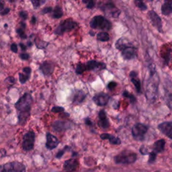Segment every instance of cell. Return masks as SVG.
<instances>
[{"instance_id": "cell-1", "label": "cell", "mask_w": 172, "mask_h": 172, "mask_svg": "<svg viewBox=\"0 0 172 172\" xmlns=\"http://www.w3.org/2000/svg\"><path fill=\"white\" fill-rule=\"evenodd\" d=\"M32 104V97L30 94H24L15 106L18 111V123L24 125L31 115V110Z\"/></svg>"}, {"instance_id": "cell-2", "label": "cell", "mask_w": 172, "mask_h": 172, "mask_svg": "<svg viewBox=\"0 0 172 172\" xmlns=\"http://www.w3.org/2000/svg\"><path fill=\"white\" fill-rule=\"evenodd\" d=\"M151 73V78L146 84V93L145 96L147 100L153 102L157 95V92H158V86L159 80L158 75H155V67L152 69L151 67L150 69Z\"/></svg>"}, {"instance_id": "cell-3", "label": "cell", "mask_w": 172, "mask_h": 172, "mask_svg": "<svg viewBox=\"0 0 172 172\" xmlns=\"http://www.w3.org/2000/svg\"><path fill=\"white\" fill-rule=\"evenodd\" d=\"M137 159V155L131 151H123L114 157L117 164H132Z\"/></svg>"}, {"instance_id": "cell-4", "label": "cell", "mask_w": 172, "mask_h": 172, "mask_svg": "<svg viewBox=\"0 0 172 172\" xmlns=\"http://www.w3.org/2000/svg\"><path fill=\"white\" fill-rule=\"evenodd\" d=\"M90 26L92 28L101 29V30L109 31L112 28L111 22L101 15L96 16L93 18L90 22Z\"/></svg>"}, {"instance_id": "cell-5", "label": "cell", "mask_w": 172, "mask_h": 172, "mask_svg": "<svg viewBox=\"0 0 172 172\" xmlns=\"http://www.w3.org/2000/svg\"><path fill=\"white\" fill-rule=\"evenodd\" d=\"M77 23L73 20L71 18H68L62 21L59 25H58L55 30L54 31V33L57 35H63V34L67 32L73 31L77 27Z\"/></svg>"}, {"instance_id": "cell-6", "label": "cell", "mask_w": 172, "mask_h": 172, "mask_svg": "<svg viewBox=\"0 0 172 172\" xmlns=\"http://www.w3.org/2000/svg\"><path fill=\"white\" fill-rule=\"evenodd\" d=\"M0 172H26V167L20 162L12 161L0 165Z\"/></svg>"}, {"instance_id": "cell-7", "label": "cell", "mask_w": 172, "mask_h": 172, "mask_svg": "<svg viewBox=\"0 0 172 172\" xmlns=\"http://www.w3.org/2000/svg\"><path fill=\"white\" fill-rule=\"evenodd\" d=\"M148 127L142 123H137L132 129V135L136 141H143Z\"/></svg>"}, {"instance_id": "cell-8", "label": "cell", "mask_w": 172, "mask_h": 172, "mask_svg": "<svg viewBox=\"0 0 172 172\" xmlns=\"http://www.w3.org/2000/svg\"><path fill=\"white\" fill-rule=\"evenodd\" d=\"M35 142V134L33 131H29L24 135L22 141V148L24 151H31L34 148Z\"/></svg>"}, {"instance_id": "cell-9", "label": "cell", "mask_w": 172, "mask_h": 172, "mask_svg": "<svg viewBox=\"0 0 172 172\" xmlns=\"http://www.w3.org/2000/svg\"><path fill=\"white\" fill-rule=\"evenodd\" d=\"M148 16L151 19L153 26L155 27L159 32H163V30H162V21L158 14L155 12L153 10H151L148 12Z\"/></svg>"}, {"instance_id": "cell-10", "label": "cell", "mask_w": 172, "mask_h": 172, "mask_svg": "<svg viewBox=\"0 0 172 172\" xmlns=\"http://www.w3.org/2000/svg\"><path fill=\"white\" fill-rule=\"evenodd\" d=\"M110 100V96L105 93H99L93 97V101L98 106H104Z\"/></svg>"}, {"instance_id": "cell-11", "label": "cell", "mask_w": 172, "mask_h": 172, "mask_svg": "<svg viewBox=\"0 0 172 172\" xmlns=\"http://www.w3.org/2000/svg\"><path fill=\"white\" fill-rule=\"evenodd\" d=\"M100 8L104 12L110 11V15L112 16V17H114V18L119 17L120 14L121 13L120 9H117L115 6V5L112 2H108L107 3L104 4L102 6V7H100Z\"/></svg>"}, {"instance_id": "cell-12", "label": "cell", "mask_w": 172, "mask_h": 172, "mask_svg": "<svg viewBox=\"0 0 172 172\" xmlns=\"http://www.w3.org/2000/svg\"><path fill=\"white\" fill-rule=\"evenodd\" d=\"M158 129L159 131L168 137L169 139H172V122H164L158 125Z\"/></svg>"}, {"instance_id": "cell-13", "label": "cell", "mask_w": 172, "mask_h": 172, "mask_svg": "<svg viewBox=\"0 0 172 172\" xmlns=\"http://www.w3.org/2000/svg\"><path fill=\"white\" fill-rule=\"evenodd\" d=\"M47 142H46V147L49 150H53L55 149L56 147L59 144V141L55 136L53 135L50 132L47 133Z\"/></svg>"}, {"instance_id": "cell-14", "label": "cell", "mask_w": 172, "mask_h": 172, "mask_svg": "<svg viewBox=\"0 0 172 172\" xmlns=\"http://www.w3.org/2000/svg\"><path fill=\"white\" fill-rule=\"evenodd\" d=\"M122 57L125 60H132L135 58L136 55V49L133 46L128 47L121 51Z\"/></svg>"}, {"instance_id": "cell-15", "label": "cell", "mask_w": 172, "mask_h": 172, "mask_svg": "<svg viewBox=\"0 0 172 172\" xmlns=\"http://www.w3.org/2000/svg\"><path fill=\"white\" fill-rule=\"evenodd\" d=\"M52 126L53 130L56 132H62L69 129L71 126L70 122L64 120H57L54 122Z\"/></svg>"}, {"instance_id": "cell-16", "label": "cell", "mask_w": 172, "mask_h": 172, "mask_svg": "<svg viewBox=\"0 0 172 172\" xmlns=\"http://www.w3.org/2000/svg\"><path fill=\"white\" fill-rule=\"evenodd\" d=\"M40 69L45 76H48L53 73L54 69H55V65L50 61H45L41 65Z\"/></svg>"}, {"instance_id": "cell-17", "label": "cell", "mask_w": 172, "mask_h": 172, "mask_svg": "<svg viewBox=\"0 0 172 172\" xmlns=\"http://www.w3.org/2000/svg\"><path fill=\"white\" fill-rule=\"evenodd\" d=\"M79 166V162L75 159H70L65 161L63 165L64 170L67 172L75 171Z\"/></svg>"}, {"instance_id": "cell-18", "label": "cell", "mask_w": 172, "mask_h": 172, "mask_svg": "<svg viewBox=\"0 0 172 172\" xmlns=\"http://www.w3.org/2000/svg\"><path fill=\"white\" fill-rule=\"evenodd\" d=\"M86 66L87 68V70L92 71V70H94L96 69H98L100 70L104 69L106 67V64L102 62H97L95 60H91L87 61V63L86 64Z\"/></svg>"}, {"instance_id": "cell-19", "label": "cell", "mask_w": 172, "mask_h": 172, "mask_svg": "<svg viewBox=\"0 0 172 172\" xmlns=\"http://www.w3.org/2000/svg\"><path fill=\"white\" fill-rule=\"evenodd\" d=\"M100 138L102 140H106L108 139L110 143L112 145H120L121 144V141L119 138V137H116L108 133H102L100 135Z\"/></svg>"}, {"instance_id": "cell-20", "label": "cell", "mask_w": 172, "mask_h": 172, "mask_svg": "<svg viewBox=\"0 0 172 172\" xmlns=\"http://www.w3.org/2000/svg\"><path fill=\"white\" fill-rule=\"evenodd\" d=\"M130 46H132V43H130L129 40H127L126 38H120L116 42V44H115V47L116 49H118V50H119L120 51L123 50V49H125V48L128 47H130Z\"/></svg>"}, {"instance_id": "cell-21", "label": "cell", "mask_w": 172, "mask_h": 172, "mask_svg": "<svg viewBox=\"0 0 172 172\" xmlns=\"http://www.w3.org/2000/svg\"><path fill=\"white\" fill-rule=\"evenodd\" d=\"M165 141L164 139L157 141L153 144V152H154V153H155L156 154L161 153V152L164 151L165 149Z\"/></svg>"}, {"instance_id": "cell-22", "label": "cell", "mask_w": 172, "mask_h": 172, "mask_svg": "<svg viewBox=\"0 0 172 172\" xmlns=\"http://www.w3.org/2000/svg\"><path fill=\"white\" fill-rule=\"evenodd\" d=\"M86 97V94L84 92H83L82 90H78L77 92H76L74 97H73V102L76 104H81V103H82L83 101H84Z\"/></svg>"}, {"instance_id": "cell-23", "label": "cell", "mask_w": 172, "mask_h": 172, "mask_svg": "<svg viewBox=\"0 0 172 172\" xmlns=\"http://www.w3.org/2000/svg\"><path fill=\"white\" fill-rule=\"evenodd\" d=\"M161 13L164 16H169L172 12V3L171 2H165L162 5Z\"/></svg>"}, {"instance_id": "cell-24", "label": "cell", "mask_w": 172, "mask_h": 172, "mask_svg": "<svg viewBox=\"0 0 172 172\" xmlns=\"http://www.w3.org/2000/svg\"><path fill=\"white\" fill-rule=\"evenodd\" d=\"M63 9L60 6H55V8H54V10L53 11V18L55 19H58L63 16Z\"/></svg>"}, {"instance_id": "cell-25", "label": "cell", "mask_w": 172, "mask_h": 172, "mask_svg": "<svg viewBox=\"0 0 172 172\" xmlns=\"http://www.w3.org/2000/svg\"><path fill=\"white\" fill-rule=\"evenodd\" d=\"M97 39L102 42H107L110 40V36L108 32H101L97 34Z\"/></svg>"}, {"instance_id": "cell-26", "label": "cell", "mask_w": 172, "mask_h": 172, "mask_svg": "<svg viewBox=\"0 0 172 172\" xmlns=\"http://www.w3.org/2000/svg\"><path fill=\"white\" fill-rule=\"evenodd\" d=\"M131 80V82L132 83H133V85L135 86L137 93H139V94H141V81L139 80V79L137 78V76L134 77H131V80Z\"/></svg>"}, {"instance_id": "cell-27", "label": "cell", "mask_w": 172, "mask_h": 172, "mask_svg": "<svg viewBox=\"0 0 172 172\" xmlns=\"http://www.w3.org/2000/svg\"><path fill=\"white\" fill-rule=\"evenodd\" d=\"M87 70V68L86 66V64H83L81 63H77V65L76 66V69H75V72L77 74L80 75L82 74V73L86 71Z\"/></svg>"}, {"instance_id": "cell-28", "label": "cell", "mask_w": 172, "mask_h": 172, "mask_svg": "<svg viewBox=\"0 0 172 172\" xmlns=\"http://www.w3.org/2000/svg\"><path fill=\"white\" fill-rule=\"evenodd\" d=\"M35 43H36V45L37 48H40V49L45 48L49 45V42L41 41V40H40V39L38 38H36L35 39Z\"/></svg>"}, {"instance_id": "cell-29", "label": "cell", "mask_w": 172, "mask_h": 172, "mask_svg": "<svg viewBox=\"0 0 172 172\" xmlns=\"http://www.w3.org/2000/svg\"><path fill=\"white\" fill-rule=\"evenodd\" d=\"M98 125H99L102 129H106L110 126L109 120L108 119V118L104 119H100L98 121Z\"/></svg>"}, {"instance_id": "cell-30", "label": "cell", "mask_w": 172, "mask_h": 172, "mask_svg": "<svg viewBox=\"0 0 172 172\" xmlns=\"http://www.w3.org/2000/svg\"><path fill=\"white\" fill-rule=\"evenodd\" d=\"M122 96H123L125 97L128 98V99L129 100L130 102L132 103V104H133V103H135L136 101V97L132 94H130V93L128 92L126 90L124 91V92L122 93Z\"/></svg>"}, {"instance_id": "cell-31", "label": "cell", "mask_w": 172, "mask_h": 172, "mask_svg": "<svg viewBox=\"0 0 172 172\" xmlns=\"http://www.w3.org/2000/svg\"><path fill=\"white\" fill-rule=\"evenodd\" d=\"M165 55H162V57L164 58L165 63L167 65H168V63L170 61V55H171V49L170 48H167L166 52L164 53Z\"/></svg>"}, {"instance_id": "cell-32", "label": "cell", "mask_w": 172, "mask_h": 172, "mask_svg": "<svg viewBox=\"0 0 172 172\" xmlns=\"http://www.w3.org/2000/svg\"><path fill=\"white\" fill-rule=\"evenodd\" d=\"M29 77L30 76L25 74V73H19V80L22 84L25 83L28 80Z\"/></svg>"}, {"instance_id": "cell-33", "label": "cell", "mask_w": 172, "mask_h": 172, "mask_svg": "<svg viewBox=\"0 0 172 172\" xmlns=\"http://www.w3.org/2000/svg\"><path fill=\"white\" fill-rule=\"evenodd\" d=\"M135 3L142 11H145L147 9V6H146V4L141 1H137V0H136V1H135Z\"/></svg>"}, {"instance_id": "cell-34", "label": "cell", "mask_w": 172, "mask_h": 172, "mask_svg": "<svg viewBox=\"0 0 172 172\" xmlns=\"http://www.w3.org/2000/svg\"><path fill=\"white\" fill-rule=\"evenodd\" d=\"M149 161H148L149 164L154 163L156 160V158H157V154L155 153H154V152L152 151L151 153H149Z\"/></svg>"}, {"instance_id": "cell-35", "label": "cell", "mask_w": 172, "mask_h": 172, "mask_svg": "<svg viewBox=\"0 0 172 172\" xmlns=\"http://www.w3.org/2000/svg\"><path fill=\"white\" fill-rule=\"evenodd\" d=\"M65 111V108L61 106H54L52 108L51 112L54 113H58V112H63Z\"/></svg>"}, {"instance_id": "cell-36", "label": "cell", "mask_w": 172, "mask_h": 172, "mask_svg": "<svg viewBox=\"0 0 172 172\" xmlns=\"http://www.w3.org/2000/svg\"><path fill=\"white\" fill-rule=\"evenodd\" d=\"M83 3H86V7L87 9H92L94 7L95 2L92 0H90V1H82Z\"/></svg>"}, {"instance_id": "cell-37", "label": "cell", "mask_w": 172, "mask_h": 172, "mask_svg": "<svg viewBox=\"0 0 172 172\" xmlns=\"http://www.w3.org/2000/svg\"><path fill=\"white\" fill-rule=\"evenodd\" d=\"M17 33L19 34V36H20L21 38L22 39H25L27 38V36L26 35V34L24 33V29L22 28H18L17 29V31H16Z\"/></svg>"}, {"instance_id": "cell-38", "label": "cell", "mask_w": 172, "mask_h": 172, "mask_svg": "<svg viewBox=\"0 0 172 172\" xmlns=\"http://www.w3.org/2000/svg\"><path fill=\"white\" fill-rule=\"evenodd\" d=\"M5 81H6V83H7L8 85L12 86L13 84L15 83V79H14V77H9L6 79Z\"/></svg>"}, {"instance_id": "cell-39", "label": "cell", "mask_w": 172, "mask_h": 172, "mask_svg": "<svg viewBox=\"0 0 172 172\" xmlns=\"http://www.w3.org/2000/svg\"><path fill=\"white\" fill-rule=\"evenodd\" d=\"M117 86V83L115 81H110L108 84L107 85V88L109 90H113Z\"/></svg>"}, {"instance_id": "cell-40", "label": "cell", "mask_w": 172, "mask_h": 172, "mask_svg": "<svg viewBox=\"0 0 172 172\" xmlns=\"http://www.w3.org/2000/svg\"><path fill=\"white\" fill-rule=\"evenodd\" d=\"M31 2L32 3V5H33L34 8H35V9H36L38 7H40V6H41V5L42 3H45V1H42V2H40V1H32Z\"/></svg>"}, {"instance_id": "cell-41", "label": "cell", "mask_w": 172, "mask_h": 172, "mask_svg": "<svg viewBox=\"0 0 172 172\" xmlns=\"http://www.w3.org/2000/svg\"><path fill=\"white\" fill-rule=\"evenodd\" d=\"M67 149H68V147H65V148H64L63 149H62V150H61V151H58V153H57V155H56V157H57V158H58V159H60L61 157L64 155V153H65V152L66 151Z\"/></svg>"}, {"instance_id": "cell-42", "label": "cell", "mask_w": 172, "mask_h": 172, "mask_svg": "<svg viewBox=\"0 0 172 172\" xmlns=\"http://www.w3.org/2000/svg\"><path fill=\"white\" fill-rule=\"evenodd\" d=\"M19 15L21 18L24 19V20H26V19L28 18V13L25 11H21L20 12H19Z\"/></svg>"}, {"instance_id": "cell-43", "label": "cell", "mask_w": 172, "mask_h": 172, "mask_svg": "<svg viewBox=\"0 0 172 172\" xmlns=\"http://www.w3.org/2000/svg\"><path fill=\"white\" fill-rule=\"evenodd\" d=\"M139 151L142 155H148L149 153L148 152V149H147L145 146H141Z\"/></svg>"}, {"instance_id": "cell-44", "label": "cell", "mask_w": 172, "mask_h": 172, "mask_svg": "<svg viewBox=\"0 0 172 172\" xmlns=\"http://www.w3.org/2000/svg\"><path fill=\"white\" fill-rule=\"evenodd\" d=\"M52 12H53V8L51 7H47L42 9V14H46Z\"/></svg>"}, {"instance_id": "cell-45", "label": "cell", "mask_w": 172, "mask_h": 172, "mask_svg": "<svg viewBox=\"0 0 172 172\" xmlns=\"http://www.w3.org/2000/svg\"><path fill=\"white\" fill-rule=\"evenodd\" d=\"M31 71H32L31 68V67H24V68L23 69V72H24V73H25V74H26V75H29V76H30L31 74Z\"/></svg>"}, {"instance_id": "cell-46", "label": "cell", "mask_w": 172, "mask_h": 172, "mask_svg": "<svg viewBox=\"0 0 172 172\" xmlns=\"http://www.w3.org/2000/svg\"><path fill=\"white\" fill-rule=\"evenodd\" d=\"M19 57H20L22 60H28L30 58V55L28 53H22L19 55Z\"/></svg>"}, {"instance_id": "cell-47", "label": "cell", "mask_w": 172, "mask_h": 172, "mask_svg": "<svg viewBox=\"0 0 172 172\" xmlns=\"http://www.w3.org/2000/svg\"><path fill=\"white\" fill-rule=\"evenodd\" d=\"M10 48H11V50L12 52L16 53L18 52V46H17L16 44H15V43L12 44Z\"/></svg>"}, {"instance_id": "cell-48", "label": "cell", "mask_w": 172, "mask_h": 172, "mask_svg": "<svg viewBox=\"0 0 172 172\" xmlns=\"http://www.w3.org/2000/svg\"><path fill=\"white\" fill-rule=\"evenodd\" d=\"M9 10H10V9L9 8H5L3 9V11L0 13V14H1V15H6V14H8L9 12Z\"/></svg>"}, {"instance_id": "cell-49", "label": "cell", "mask_w": 172, "mask_h": 172, "mask_svg": "<svg viewBox=\"0 0 172 172\" xmlns=\"http://www.w3.org/2000/svg\"><path fill=\"white\" fill-rule=\"evenodd\" d=\"M85 123H86V125H89V126H92V125H93V122H92V120L88 119V118L87 119H85Z\"/></svg>"}, {"instance_id": "cell-50", "label": "cell", "mask_w": 172, "mask_h": 172, "mask_svg": "<svg viewBox=\"0 0 172 172\" xmlns=\"http://www.w3.org/2000/svg\"><path fill=\"white\" fill-rule=\"evenodd\" d=\"M6 151L5 149H1L0 150V157H3L6 155Z\"/></svg>"}, {"instance_id": "cell-51", "label": "cell", "mask_w": 172, "mask_h": 172, "mask_svg": "<svg viewBox=\"0 0 172 172\" xmlns=\"http://www.w3.org/2000/svg\"><path fill=\"white\" fill-rule=\"evenodd\" d=\"M19 47H21V48L22 49L23 51H25L26 49V47L25 45H24V44H22V43H20V44H19Z\"/></svg>"}, {"instance_id": "cell-52", "label": "cell", "mask_w": 172, "mask_h": 172, "mask_svg": "<svg viewBox=\"0 0 172 172\" xmlns=\"http://www.w3.org/2000/svg\"><path fill=\"white\" fill-rule=\"evenodd\" d=\"M36 18L34 16H32V19H31V23L32 24H36Z\"/></svg>"}, {"instance_id": "cell-53", "label": "cell", "mask_w": 172, "mask_h": 172, "mask_svg": "<svg viewBox=\"0 0 172 172\" xmlns=\"http://www.w3.org/2000/svg\"><path fill=\"white\" fill-rule=\"evenodd\" d=\"M3 3L2 2H0V13H1L2 11H3Z\"/></svg>"}, {"instance_id": "cell-54", "label": "cell", "mask_w": 172, "mask_h": 172, "mask_svg": "<svg viewBox=\"0 0 172 172\" xmlns=\"http://www.w3.org/2000/svg\"><path fill=\"white\" fill-rule=\"evenodd\" d=\"M94 32H93V31H90V35H92V36H94Z\"/></svg>"}]
</instances>
